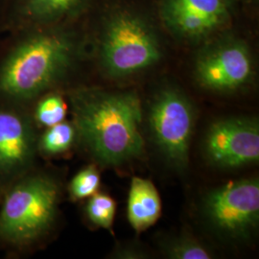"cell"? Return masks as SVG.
<instances>
[{
  "label": "cell",
  "instance_id": "obj_16",
  "mask_svg": "<svg viewBox=\"0 0 259 259\" xmlns=\"http://www.w3.org/2000/svg\"><path fill=\"white\" fill-rule=\"evenodd\" d=\"M165 253L174 259L211 258V252L200 242L187 236L169 241L164 247Z\"/></svg>",
  "mask_w": 259,
  "mask_h": 259
},
{
  "label": "cell",
  "instance_id": "obj_13",
  "mask_svg": "<svg viewBox=\"0 0 259 259\" xmlns=\"http://www.w3.org/2000/svg\"><path fill=\"white\" fill-rule=\"evenodd\" d=\"M75 133V127L65 121L50 126L42 135L38 147L47 155L62 154L71 147Z\"/></svg>",
  "mask_w": 259,
  "mask_h": 259
},
{
  "label": "cell",
  "instance_id": "obj_18",
  "mask_svg": "<svg viewBox=\"0 0 259 259\" xmlns=\"http://www.w3.org/2000/svg\"><path fill=\"white\" fill-rule=\"evenodd\" d=\"M246 18L259 24V0H238Z\"/></svg>",
  "mask_w": 259,
  "mask_h": 259
},
{
  "label": "cell",
  "instance_id": "obj_8",
  "mask_svg": "<svg viewBox=\"0 0 259 259\" xmlns=\"http://www.w3.org/2000/svg\"><path fill=\"white\" fill-rule=\"evenodd\" d=\"M204 211L213 227L232 238H247L258 225L257 179L231 182L211 191Z\"/></svg>",
  "mask_w": 259,
  "mask_h": 259
},
{
  "label": "cell",
  "instance_id": "obj_11",
  "mask_svg": "<svg viewBox=\"0 0 259 259\" xmlns=\"http://www.w3.org/2000/svg\"><path fill=\"white\" fill-rule=\"evenodd\" d=\"M36 148L35 134L27 119L0 111V176L15 175L25 169Z\"/></svg>",
  "mask_w": 259,
  "mask_h": 259
},
{
  "label": "cell",
  "instance_id": "obj_17",
  "mask_svg": "<svg viewBox=\"0 0 259 259\" xmlns=\"http://www.w3.org/2000/svg\"><path fill=\"white\" fill-rule=\"evenodd\" d=\"M100 186V174L93 165L85 167L72 179L69 194L73 200L91 198L97 193Z\"/></svg>",
  "mask_w": 259,
  "mask_h": 259
},
{
  "label": "cell",
  "instance_id": "obj_15",
  "mask_svg": "<svg viewBox=\"0 0 259 259\" xmlns=\"http://www.w3.org/2000/svg\"><path fill=\"white\" fill-rule=\"evenodd\" d=\"M116 210L115 202L110 196L96 193L91 197L85 211L91 222L106 230H111Z\"/></svg>",
  "mask_w": 259,
  "mask_h": 259
},
{
  "label": "cell",
  "instance_id": "obj_9",
  "mask_svg": "<svg viewBox=\"0 0 259 259\" xmlns=\"http://www.w3.org/2000/svg\"><path fill=\"white\" fill-rule=\"evenodd\" d=\"M205 152L218 166L232 168L258 162V123L248 118L215 122L205 138Z\"/></svg>",
  "mask_w": 259,
  "mask_h": 259
},
{
  "label": "cell",
  "instance_id": "obj_4",
  "mask_svg": "<svg viewBox=\"0 0 259 259\" xmlns=\"http://www.w3.org/2000/svg\"><path fill=\"white\" fill-rule=\"evenodd\" d=\"M258 25L248 23L234 28L189 50L191 78L209 93H239L255 80V57L251 38Z\"/></svg>",
  "mask_w": 259,
  "mask_h": 259
},
{
  "label": "cell",
  "instance_id": "obj_12",
  "mask_svg": "<svg viewBox=\"0 0 259 259\" xmlns=\"http://www.w3.org/2000/svg\"><path fill=\"white\" fill-rule=\"evenodd\" d=\"M161 213V201L156 186L149 180L135 177L128 198V219L138 232L157 222Z\"/></svg>",
  "mask_w": 259,
  "mask_h": 259
},
{
  "label": "cell",
  "instance_id": "obj_7",
  "mask_svg": "<svg viewBox=\"0 0 259 259\" xmlns=\"http://www.w3.org/2000/svg\"><path fill=\"white\" fill-rule=\"evenodd\" d=\"M193 104L185 91L172 81L157 83L150 103V125L157 146L177 168L188 163L194 129Z\"/></svg>",
  "mask_w": 259,
  "mask_h": 259
},
{
  "label": "cell",
  "instance_id": "obj_14",
  "mask_svg": "<svg viewBox=\"0 0 259 259\" xmlns=\"http://www.w3.org/2000/svg\"><path fill=\"white\" fill-rule=\"evenodd\" d=\"M66 104L61 94L51 93L42 97L38 102L35 112L38 124L50 127L65 120Z\"/></svg>",
  "mask_w": 259,
  "mask_h": 259
},
{
  "label": "cell",
  "instance_id": "obj_6",
  "mask_svg": "<svg viewBox=\"0 0 259 259\" xmlns=\"http://www.w3.org/2000/svg\"><path fill=\"white\" fill-rule=\"evenodd\" d=\"M59 188L45 175L28 177L7 193L0 209V239L27 245L41 237L54 222Z\"/></svg>",
  "mask_w": 259,
  "mask_h": 259
},
{
  "label": "cell",
  "instance_id": "obj_2",
  "mask_svg": "<svg viewBox=\"0 0 259 259\" xmlns=\"http://www.w3.org/2000/svg\"><path fill=\"white\" fill-rule=\"evenodd\" d=\"M84 19L24 30L0 65V93L25 101L65 83L89 60Z\"/></svg>",
  "mask_w": 259,
  "mask_h": 259
},
{
  "label": "cell",
  "instance_id": "obj_3",
  "mask_svg": "<svg viewBox=\"0 0 259 259\" xmlns=\"http://www.w3.org/2000/svg\"><path fill=\"white\" fill-rule=\"evenodd\" d=\"M69 99L75 130L97 161L114 166L142 155V107L136 90L79 85Z\"/></svg>",
  "mask_w": 259,
  "mask_h": 259
},
{
  "label": "cell",
  "instance_id": "obj_5",
  "mask_svg": "<svg viewBox=\"0 0 259 259\" xmlns=\"http://www.w3.org/2000/svg\"><path fill=\"white\" fill-rule=\"evenodd\" d=\"M157 12L174 47L192 50L234 28L251 23L238 0H157Z\"/></svg>",
  "mask_w": 259,
  "mask_h": 259
},
{
  "label": "cell",
  "instance_id": "obj_10",
  "mask_svg": "<svg viewBox=\"0 0 259 259\" xmlns=\"http://www.w3.org/2000/svg\"><path fill=\"white\" fill-rule=\"evenodd\" d=\"M98 0H15V22L27 30L82 21Z\"/></svg>",
  "mask_w": 259,
  "mask_h": 259
},
{
  "label": "cell",
  "instance_id": "obj_1",
  "mask_svg": "<svg viewBox=\"0 0 259 259\" xmlns=\"http://www.w3.org/2000/svg\"><path fill=\"white\" fill-rule=\"evenodd\" d=\"M84 26L89 60L111 82H128L157 69L174 47L157 0H98Z\"/></svg>",
  "mask_w": 259,
  "mask_h": 259
}]
</instances>
